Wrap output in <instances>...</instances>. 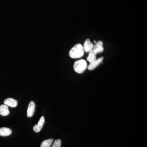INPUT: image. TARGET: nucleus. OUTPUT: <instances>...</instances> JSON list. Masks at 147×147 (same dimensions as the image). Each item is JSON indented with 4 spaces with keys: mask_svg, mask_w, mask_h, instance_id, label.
I'll return each mask as SVG.
<instances>
[{
    "mask_svg": "<svg viewBox=\"0 0 147 147\" xmlns=\"http://www.w3.org/2000/svg\"><path fill=\"white\" fill-rule=\"evenodd\" d=\"M84 52L83 45L78 43L71 48L69 52V55L70 57L73 59H78L84 56Z\"/></svg>",
    "mask_w": 147,
    "mask_h": 147,
    "instance_id": "1",
    "label": "nucleus"
},
{
    "mask_svg": "<svg viewBox=\"0 0 147 147\" xmlns=\"http://www.w3.org/2000/svg\"><path fill=\"white\" fill-rule=\"evenodd\" d=\"M74 69L76 73L82 74L86 70L88 65L86 61L84 59L76 61L74 64Z\"/></svg>",
    "mask_w": 147,
    "mask_h": 147,
    "instance_id": "2",
    "label": "nucleus"
},
{
    "mask_svg": "<svg viewBox=\"0 0 147 147\" xmlns=\"http://www.w3.org/2000/svg\"><path fill=\"white\" fill-rule=\"evenodd\" d=\"M103 59H104L103 57H101L98 58V59H96V60L93 61L90 63L89 65L88 66V69L89 70H94L100 65V64L102 62Z\"/></svg>",
    "mask_w": 147,
    "mask_h": 147,
    "instance_id": "3",
    "label": "nucleus"
},
{
    "mask_svg": "<svg viewBox=\"0 0 147 147\" xmlns=\"http://www.w3.org/2000/svg\"><path fill=\"white\" fill-rule=\"evenodd\" d=\"M94 45L89 38L86 40L83 45L84 52L89 53L93 50Z\"/></svg>",
    "mask_w": 147,
    "mask_h": 147,
    "instance_id": "4",
    "label": "nucleus"
},
{
    "mask_svg": "<svg viewBox=\"0 0 147 147\" xmlns=\"http://www.w3.org/2000/svg\"><path fill=\"white\" fill-rule=\"evenodd\" d=\"M103 45L102 41L101 40H98L95 42V45L94 46L92 50L97 54L102 53L104 51Z\"/></svg>",
    "mask_w": 147,
    "mask_h": 147,
    "instance_id": "5",
    "label": "nucleus"
},
{
    "mask_svg": "<svg viewBox=\"0 0 147 147\" xmlns=\"http://www.w3.org/2000/svg\"><path fill=\"white\" fill-rule=\"evenodd\" d=\"M45 118L43 116L41 117L39 121L37 124L35 125L33 127L34 131H35L36 132H39L40 130L42 129L43 125H44V123H45Z\"/></svg>",
    "mask_w": 147,
    "mask_h": 147,
    "instance_id": "6",
    "label": "nucleus"
},
{
    "mask_svg": "<svg viewBox=\"0 0 147 147\" xmlns=\"http://www.w3.org/2000/svg\"><path fill=\"white\" fill-rule=\"evenodd\" d=\"M36 105L34 101H31L29 103L27 110V116L28 117H31L34 114L35 110Z\"/></svg>",
    "mask_w": 147,
    "mask_h": 147,
    "instance_id": "7",
    "label": "nucleus"
},
{
    "mask_svg": "<svg viewBox=\"0 0 147 147\" xmlns=\"http://www.w3.org/2000/svg\"><path fill=\"white\" fill-rule=\"evenodd\" d=\"M4 103L8 106H10L12 108H15L18 105L17 100L12 98H7L4 101Z\"/></svg>",
    "mask_w": 147,
    "mask_h": 147,
    "instance_id": "8",
    "label": "nucleus"
},
{
    "mask_svg": "<svg viewBox=\"0 0 147 147\" xmlns=\"http://www.w3.org/2000/svg\"><path fill=\"white\" fill-rule=\"evenodd\" d=\"M12 133V131L8 127H1L0 128V136L2 137H7L9 136Z\"/></svg>",
    "mask_w": 147,
    "mask_h": 147,
    "instance_id": "9",
    "label": "nucleus"
},
{
    "mask_svg": "<svg viewBox=\"0 0 147 147\" xmlns=\"http://www.w3.org/2000/svg\"><path fill=\"white\" fill-rule=\"evenodd\" d=\"M9 114L8 106L4 104L0 105V115L3 116L8 115Z\"/></svg>",
    "mask_w": 147,
    "mask_h": 147,
    "instance_id": "10",
    "label": "nucleus"
},
{
    "mask_svg": "<svg viewBox=\"0 0 147 147\" xmlns=\"http://www.w3.org/2000/svg\"><path fill=\"white\" fill-rule=\"evenodd\" d=\"M97 54L92 50L89 53L88 56L87 58V60L90 63L92 62L96 59V56Z\"/></svg>",
    "mask_w": 147,
    "mask_h": 147,
    "instance_id": "11",
    "label": "nucleus"
},
{
    "mask_svg": "<svg viewBox=\"0 0 147 147\" xmlns=\"http://www.w3.org/2000/svg\"><path fill=\"white\" fill-rule=\"evenodd\" d=\"M53 140L52 139H47L43 141L41 143L40 147H50L53 144Z\"/></svg>",
    "mask_w": 147,
    "mask_h": 147,
    "instance_id": "12",
    "label": "nucleus"
},
{
    "mask_svg": "<svg viewBox=\"0 0 147 147\" xmlns=\"http://www.w3.org/2000/svg\"><path fill=\"white\" fill-rule=\"evenodd\" d=\"M61 141L60 139H57L55 140L52 147H61Z\"/></svg>",
    "mask_w": 147,
    "mask_h": 147,
    "instance_id": "13",
    "label": "nucleus"
}]
</instances>
